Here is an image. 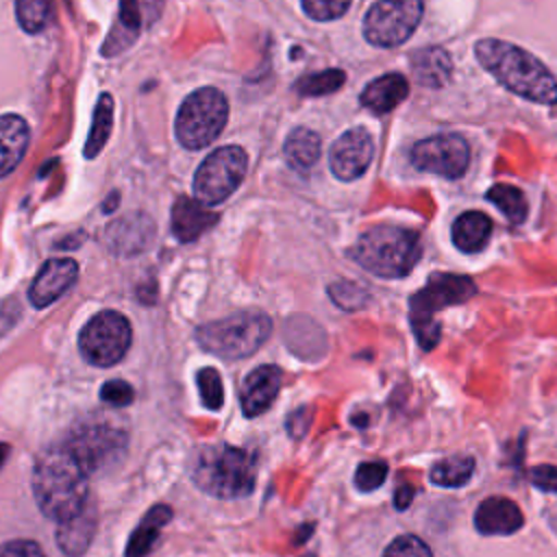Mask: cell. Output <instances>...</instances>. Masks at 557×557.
I'll list each match as a JSON object with an SVG mask.
<instances>
[{
  "label": "cell",
  "mask_w": 557,
  "mask_h": 557,
  "mask_svg": "<svg viewBox=\"0 0 557 557\" xmlns=\"http://www.w3.org/2000/svg\"><path fill=\"white\" fill-rule=\"evenodd\" d=\"M487 200L503 211V215L509 220V222H522L527 218V198L524 194L513 187V185H507V183H496L487 189Z\"/></svg>",
  "instance_id": "28"
},
{
  "label": "cell",
  "mask_w": 557,
  "mask_h": 557,
  "mask_svg": "<svg viewBox=\"0 0 557 557\" xmlns=\"http://www.w3.org/2000/svg\"><path fill=\"white\" fill-rule=\"evenodd\" d=\"M170 518H172V509L168 505L150 507L128 537L126 557H146L154 546L159 531L170 522Z\"/></svg>",
  "instance_id": "23"
},
{
  "label": "cell",
  "mask_w": 557,
  "mask_h": 557,
  "mask_svg": "<svg viewBox=\"0 0 557 557\" xmlns=\"http://www.w3.org/2000/svg\"><path fill=\"white\" fill-rule=\"evenodd\" d=\"M474 474V459L470 455H453L440 459L431 468V481L440 487H461Z\"/></svg>",
  "instance_id": "27"
},
{
  "label": "cell",
  "mask_w": 557,
  "mask_h": 557,
  "mask_svg": "<svg viewBox=\"0 0 557 557\" xmlns=\"http://www.w3.org/2000/svg\"><path fill=\"white\" fill-rule=\"evenodd\" d=\"M529 479L544 492H557V466H535L531 468Z\"/></svg>",
  "instance_id": "38"
},
{
  "label": "cell",
  "mask_w": 557,
  "mask_h": 557,
  "mask_svg": "<svg viewBox=\"0 0 557 557\" xmlns=\"http://www.w3.org/2000/svg\"><path fill=\"white\" fill-rule=\"evenodd\" d=\"M492 233V222L481 211H466L453 224V244L463 252L481 250Z\"/></svg>",
  "instance_id": "24"
},
{
  "label": "cell",
  "mask_w": 557,
  "mask_h": 557,
  "mask_svg": "<svg viewBox=\"0 0 557 557\" xmlns=\"http://www.w3.org/2000/svg\"><path fill=\"white\" fill-rule=\"evenodd\" d=\"M285 157L298 172H307L320 159V137L309 128H296L285 139Z\"/></svg>",
  "instance_id": "25"
},
{
  "label": "cell",
  "mask_w": 557,
  "mask_h": 557,
  "mask_svg": "<svg viewBox=\"0 0 557 557\" xmlns=\"http://www.w3.org/2000/svg\"><path fill=\"white\" fill-rule=\"evenodd\" d=\"M0 557H46V553L37 542L11 540L0 544Z\"/></svg>",
  "instance_id": "37"
},
{
  "label": "cell",
  "mask_w": 557,
  "mask_h": 557,
  "mask_svg": "<svg viewBox=\"0 0 557 557\" xmlns=\"http://www.w3.org/2000/svg\"><path fill=\"white\" fill-rule=\"evenodd\" d=\"M226 117V96L215 87H200L191 91L178 107L174 122L176 139L183 148L200 150L222 133Z\"/></svg>",
  "instance_id": "7"
},
{
  "label": "cell",
  "mask_w": 557,
  "mask_h": 557,
  "mask_svg": "<svg viewBox=\"0 0 557 557\" xmlns=\"http://www.w3.org/2000/svg\"><path fill=\"white\" fill-rule=\"evenodd\" d=\"M87 476L65 444L46 448L33 466V496L41 513L54 522L76 513L91 498Z\"/></svg>",
  "instance_id": "1"
},
{
  "label": "cell",
  "mask_w": 557,
  "mask_h": 557,
  "mask_svg": "<svg viewBox=\"0 0 557 557\" xmlns=\"http://www.w3.org/2000/svg\"><path fill=\"white\" fill-rule=\"evenodd\" d=\"M7 457H9V444H4V442H0V468L4 466V461H7Z\"/></svg>",
  "instance_id": "41"
},
{
  "label": "cell",
  "mask_w": 557,
  "mask_h": 557,
  "mask_svg": "<svg viewBox=\"0 0 557 557\" xmlns=\"http://www.w3.org/2000/svg\"><path fill=\"white\" fill-rule=\"evenodd\" d=\"M387 479V463L381 459L374 461H363L357 466L355 472V485L361 492H372L376 487H381Z\"/></svg>",
  "instance_id": "33"
},
{
  "label": "cell",
  "mask_w": 557,
  "mask_h": 557,
  "mask_svg": "<svg viewBox=\"0 0 557 557\" xmlns=\"http://www.w3.org/2000/svg\"><path fill=\"white\" fill-rule=\"evenodd\" d=\"M411 70H413V76L418 78L420 85L442 87L450 78L453 63H450V57L444 48L429 46V48H420V50L413 52Z\"/></svg>",
  "instance_id": "22"
},
{
  "label": "cell",
  "mask_w": 557,
  "mask_h": 557,
  "mask_svg": "<svg viewBox=\"0 0 557 557\" xmlns=\"http://www.w3.org/2000/svg\"><path fill=\"white\" fill-rule=\"evenodd\" d=\"M524 516L507 496H487L474 511V529L481 535H511L520 531Z\"/></svg>",
  "instance_id": "17"
},
{
  "label": "cell",
  "mask_w": 557,
  "mask_h": 557,
  "mask_svg": "<svg viewBox=\"0 0 557 557\" xmlns=\"http://www.w3.org/2000/svg\"><path fill=\"white\" fill-rule=\"evenodd\" d=\"M413 494H416L413 485H400V487L396 490V496H394L396 507H398V509H407L409 503H411V498H413Z\"/></svg>",
  "instance_id": "40"
},
{
  "label": "cell",
  "mask_w": 557,
  "mask_h": 557,
  "mask_svg": "<svg viewBox=\"0 0 557 557\" xmlns=\"http://www.w3.org/2000/svg\"><path fill=\"white\" fill-rule=\"evenodd\" d=\"M98 529V509L94 498H89L76 513L57 522V544L67 557H81Z\"/></svg>",
  "instance_id": "18"
},
{
  "label": "cell",
  "mask_w": 557,
  "mask_h": 557,
  "mask_svg": "<svg viewBox=\"0 0 557 557\" xmlns=\"http://www.w3.org/2000/svg\"><path fill=\"white\" fill-rule=\"evenodd\" d=\"M248 157L239 146H222L198 165L194 174V196L202 205L224 202L244 181Z\"/></svg>",
  "instance_id": "9"
},
{
  "label": "cell",
  "mask_w": 557,
  "mask_h": 557,
  "mask_svg": "<svg viewBox=\"0 0 557 557\" xmlns=\"http://www.w3.org/2000/svg\"><path fill=\"white\" fill-rule=\"evenodd\" d=\"M309 424H311V409L309 407H300L296 409L294 413H289L285 426L287 431L294 435V437H302L307 431H309Z\"/></svg>",
  "instance_id": "39"
},
{
  "label": "cell",
  "mask_w": 557,
  "mask_h": 557,
  "mask_svg": "<svg viewBox=\"0 0 557 557\" xmlns=\"http://www.w3.org/2000/svg\"><path fill=\"white\" fill-rule=\"evenodd\" d=\"M30 141L28 122L17 113L0 115V178L9 176L24 159Z\"/></svg>",
  "instance_id": "19"
},
{
  "label": "cell",
  "mask_w": 557,
  "mask_h": 557,
  "mask_svg": "<svg viewBox=\"0 0 557 557\" xmlns=\"http://www.w3.org/2000/svg\"><path fill=\"white\" fill-rule=\"evenodd\" d=\"M474 294L476 287L468 276L442 272L429 276L426 285L420 292H416L409 300V322L422 350H433L435 344L440 342L442 326L435 320V313L444 307L466 302Z\"/></svg>",
  "instance_id": "5"
},
{
  "label": "cell",
  "mask_w": 557,
  "mask_h": 557,
  "mask_svg": "<svg viewBox=\"0 0 557 557\" xmlns=\"http://www.w3.org/2000/svg\"><path fill=\"white\" fill-rule=\"evenodd\" d=\"M346 81V74L342 70H324V72H315V74H309V76H302L298 83H296V91L300 96H326V94H333L337 91Z\"/></svg>",
  "instance_id": "30"
},
{
  "label": "cell",
  "mask_w": 557,
  "mask_h": 557,
  "mask_svg": "<svg viewBox=\"0 0 557 557\" xmlns=\"http://www.w3.org/2000/svg\"><path fill=\"white\" fill-rule=\"evenodd\" d=\"M215 222L218 213H213L207 205L189 196H181L172 207V233L178 242L198 239Z\"/></svg>",
  "instance_id": "20"
},
{
  "label": "cell",
  "mask_w": 557,
  "mask_h": 557,
  "mask_svg": "<svg viewBox=\"0 0 557 557\" xmlns=\"http://www.w3.org/2000/svg\"><path fill=\"white\" fill-rule=\"evenodd\" d=\"M194 483L215 498H244L252 494L257 481L255 455L231 444L202 446L191 461Z\"/></svg>",
  "instance_id": "3"
},
{
  "label": "cell",
  "mask_w": 557,
  "mask_h": 557,
  "mask_svg": "<svg viewBox=\"0 0 557 557\" xmlns=\"http://www.w3.org/2000/svg\"><path fill=\"white\" fill-rule=\"evenodd\" d=\"M283 381V372L276 366H259L255 368L242 383L239 400L246 418H257L270 409L274 398L278 396Z\"/></svg>",
  "instance_id": "16"
},
{
  "label": "cell",
  "mask_w": 557,
  "mask_h": 557,
  "mask_svg": "<svg viewBox=\"0 0 557 557\" xmlns=\"http://www.w3.org/2000/svg\"><path fill=\"white\" fill-rule=\"evenodd\" d=\"M422 255V244L416 231L381 224L366 231L355 248L352 259L368 272L383 278L407 276Z\"/></svg>",
  "instance_id": "4"
},
{
  "label": "cell",
  "mask_w": 557,
  "mask_h": 557,
  "mask_svg": "<svg viewBox=\"0 0 557 557\" xmlns=\"http://www.w3.org/2000/svg\"><path fill=\"white\" fill-rule=\"evenodd\" d=\"M131 322L122 313L107 309L89 318V322L81 329L78 350L91 366L109 368L124 359L131 348Z\"/></svg>",
  "instance_id": "8"
},
{
  "label": "cell",
  "mask_w": 557,
  "mask_h": 557,
  "mask_svg": "<svg viewBox=\"0 0 557 557\" xmlns=\"http://www.w3.org/2000/svg\"><path fill=\"white\" fill-rule=\"evenodd\" d=\"M52 15V0H15V17L20 26L35 35L46 28Z\"/></svg>",
  "instance_id": "29"
},
{
  "label": "cell",
  "mask_w": 557,
  "mask_h": 557,
  "mask_svg": "<svg viewBox=\"0 0 557 557\" xmlns=\"http://www.w3.org/2000/svg\"><path fill=\"white\" fill-rule=\"evenodd\" d=\"M196 383H198V392H200L205 407L218 411L224 403V387H222L220 372L215 368H202L196 374Z\"/></svg>",
  "instance_id": "31"
},
{
  "label": "cell",
  "mask_w": 557,
  "mask_h": 557,
  "mask_svg": "<svg viewBox=\"0 0 557 557\" xmlns=\"http://www.w3.org/2000/svg\"><path fill=\"white\" fill-rule=\"evenodd\" d=\"M100 398L111 405V407H126L133 403L135 398V389L126 383V381H120V379H113V381H107L102 387H100Z\"/></svg>",
  "instance_id": "36"
},
{
  "label": "cell",
  "mask_w": 557,
  "mask_h": 557,
  "mask_svg": "<svg viewBox=\"0 0 557 557\" xmlns=\"http://www.w3.org/2000/svg\"><path fill=\"white\" fill-rule=\"evenodd\" d=\"M409 94V83L403 74H383L376 81L368 83L361 91V104L374 113H387L398 107Z\"/></svg>",
  "instance_id": "21"
},
{
  "label": "cell",
  "mask_w": 557,
  "mask_h": 557,
  "mask_svg": "<svg viewBox=\"0 0 557 557\" xmlns=\"http://www.w3.org/2000/svg\"><path fill=\"white\" fill-rule=\"evenodd\" d=\"M350 0H302V9L311 20L329 22L348 9Z\"/></svg>",
  "instance_id": "35"
},
{
  "label": "cell",
  "mask_w": 557,
  "mask_h": 557,
  "mask_svg": "<svg viewBox=\"0 0 557 557\" xmlns=\"http://www.w3.org/2000/svg\"><path fill=\"white\" fill-rule=\"evenodd\" d=\"M329 296H331L342 309H348V311L363 307L366 300H368L366 289H363L361 285H357V283H350V281L333 283V285L329 287Z\"/></svg>",
  "instance_id": "32"
},
{
  "label": "cell",
  "mask_w": 557,
  "mask_h": 557,
  "mask_svg": "<svg viewBox=\"0 0 557 557\" xmlns=\"http://www.w3.org/2000/svg\"><path fill=\"white\" fill-rule=\"evenodd\" d=\"M78 278V263L70 257L48 259L28 287V300L33 307L44 309L67 294Z\"/></svg>",
  "instance_id": "15"
},
{
  "label": "cell",
  "mask_w": 557,
  "mask_h": 557,
  "mask_svg": "<svg viewBox=\"0 0 557 557\" xmlns=\"http://www.w3.org/2000/svg\"><path fill=\"white\" fill-rule=\"evenodd\" d=\"M154 237V222L148 213H126L104 228V244L117 257L141 255Z\"/></svg>",
  "instance_id": "14"
},
{
  "label": "cell",
  "mask_w": 557,
  "mask_h": 557,
  "mask_svg": "<svg viewBox=\"0 0 557 557\" xmlns=\"http://www.w3.org/2000/svg\"><path fill=\"white\" fill-rule=\"evenodd\" d=\"M470 161L468 141L461 135L446 133L418 141L411 148V163L422 172H433L446 178H459Z\"/></svg>",
  "instance_id": "12"
},
{
  "label": "cell",
  "mask_w": 557,
  "mask_h": 557,
  "mask_svg": "<svg viewBox=\"0 0 557 557\" xmlns=\"http://www.w3.org/2000/svg\"><path fill=\"white\" fill-rule=\"evenodd\" d=\"M383 557H433L429 544L418 535H398L387 544Z\"/></svg>",
  "instance_id": "34"
},
{
  "label": "cell",
  "mask_w": 557,
  "mask_h": 557,
  "mask_svg": "<svg viewBox=\"0 0 557 557\" xmlns=\"http://www.w3.org/2000/svg\"><path fill=\"white\" fill-rule=\"evenodd\" d=\"M87 474L115 463L126 450V433L104 420H91L76 426L63 442Z\"/></svg>",
  "instance_id": "10"
},
{
  "label": "cell",
  "mask_w": 557,
  "mask_h": 557,
  "mask_svg": "<svg viewBox=\"0 0 557 557\" xmlns=\"http://www.w3.org/2000/svg\"><path fill=\"white\" fill-rule=\"evenodd\" d=\"M374 154V141L366 128L346 131L331 148L329 163L337 178L355 181L361 176Z\"/></svg>",
  "instance_id": "13"
},
{
  "label": "cell",
  "mask_w": 557,
  "mask_h": 557,
  "mask_svg": "<svg viewBox=\"0 0 557 557\" xmlns=\"http://www.w3.org/2000/svg\"><path fill=\"white\" fill-rule=\"evenodd\" d=\"M422 17V0H379L363 17V35L379 48L409 39Z\"/></svg>",
  "instance_id": "11"
},
{
  "label": "cell",
  "mask_w": 557,
  "mask_h": 557,
  "mask_svg": "<svg viewBox=\"0 0 557 557\" xmlns=\"http://www.w3.org/2000/svg\"><path fill=\"white\" fill-rule=\"evenodd\" d=\"M272 322L263 311H237L198 326V344L222 359H244L257 352L270 337Z\"/></svg>",
  "instance_id": "6"
},
{
  "label": "cell",
  "mask_w": 557,
  "mask_h": 557,
  "mask_svg": "<svg viewBox=\"0 0 557 557\" xmlns=\"http://www.w3.org/2000/svg\"><path fill=\"white\" fill-rule=\"evenodd\" d=\"M474 54L479 63L516 96L540 104L557 102V81L527 50L500 39H481L474 46Z\"/></svg>",
  "instance_id": "2"
},
{
  "label": "cell",
  "mask_w": 557,
  "mask_h": 557,
  "mask_svg": "<svg viewBox=\"0 0 557 557\" xmlns=\"http://www.w3.org/2000/svg\"><path fill=\"white\" fill-rule=\"evenodd\" d=\"M111 128H113V98H111V94H102L94 107L91 131H89V137L85 141V150H83V154L87 159H94L100 154V150L109 141Z\"/></svg>",
  "instance_id": "26"
}]
</instances>
